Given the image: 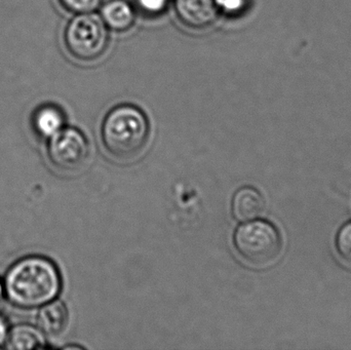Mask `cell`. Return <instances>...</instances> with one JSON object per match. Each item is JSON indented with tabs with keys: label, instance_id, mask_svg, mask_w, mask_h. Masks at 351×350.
Returning a JSON list of instances; mask_svg holds the SVG:
<instances>
[{
	"label": "cell",
	"instance_id": "obj_4",
	"mask_svg": "<svg viewBox=\"0 0 351 350\" xmlns=\"http://www.w3.org/2000/svg\"><path fill=\"white\" fill-rule=\"evenodd\" d=\"M109 32L101 16L76 14L64 31L66 49L73 59L92 62L99 59L108 47Z\"/></svg>",
	"mask_w": 351,
	"mask_h": 350
},
{
	"label": "cell",
	"instance_id": "obj_10",
	"mask_svg": "<svg viewBox=\"0 0 351 350\" xmlns=\"http://www.w3.org/2000/svg\"><path fill=\"white\" fill-rule=\"evenodd\" d=\"M65 123V116L56 105L45 104L35 110L32 125L36 134L43 138L53 137L61 131Z\"/></svg>",
	"mask_w": 351,
	"mask_h": 350
},
{
	"label": "cell",
	"instance_id": "obj_5",
	"mask_svg": "<svg viewBox=\"0 0 351 350\" xmlns=\"http://www.w3.org/2000/svg\"><path fill=\"white\" fill-rule=\"evenodd\" d=\"M49 158L63 172H76L84 168L90 158V144L86 136L73 127H66L49 138Z\"/></svg>",
	"mask_w": 351,
	"mask_h": 350
},
{
	"label": "cell",
	"instance_id": "obj_1",
	"mask_svg": "<svg viewBox=\"0 0 351 350\" xmlns=\"http://www.w3.org/2000/svg\"><path fill=\"white\" fill-rule=\"evenodd\" d=\"M61 277L56 265L43 257H27L12 265L4 283V292L14 305L25 310L40 308L56 299Z\"/></svg>",
	"mask_w": 351,
	"mask_h": 350
},
{
	"label": "cell",
	"instance_id": "obj_9",
	"mask_svg": "<svg viewBox=\"0 0 351 350\" xmlns=\"http://www.w3.org/2000/svg\"><path fill=\"white\" fill-rule=\"evenodd\" d=\"M101 18L107 28L117 32H125L135 23L136 12L133 6L125 0H111L103 5Z\"/></svg>",
	"mask_w": 351,
	"mask_h": 350
},
{
	"label": "cell",
	"instance_id": "obj_7",
	"mask_svg": "<svg viewBox=\"0 0 351 350\" xmlns=\"http://www.w3.org/2000/svg\"><path fill=\"white\" fill-rule=\"evenodd\" d=\"M265 208L263 197L253 187H243L232 199L233 216L239 222H250L262 215Z\"/></svg>",
	"mask_w": 351,
	"mask_h": 350
},
{
	"label": "cell",
	"instance_id": "obj_16",
	"mask_svg": "<svg viewBox=\"0 0 351 350\" xmlns=\"http://www.w3.org/2000/svg\"><path fill=\"white\" fill-rule=\"evenodd\" d=\"M8 333H10V329H8V322H6L4 316L0 314V347L5 345Z\"/></svg>",
	"mask_w": 351,
	"mask_h": 350
},
{
	"label": "cell",
	"instance_id": "obj_11",
	"mask_svg": "<svg viewBox=\"0 0 351 350\" xmlns=\"http://www.w3.org/2000/svg\"><path fill=\"white\" fill-rule=\"evenodd\" d=\"M43 333L37 327L19 325L8 333L6 349L14 350L41 349L45 347Z\"/></svg>",
	"mask_w": 351,
	"mask_h": 350
},
{
	"label": "cell",
	"instance_id": "obj_3",
	"mask_svg": "<svg viewBox=\"0 0 351 350\" xmlns=\"http://www.w3.org/2000/svg\"><path fill=\"white\" fill-rule=\"evenodd\" d=\"M239 256L251 266L266 268L280 258L282 236L276 226L266 221H250L239 226L233 236Z\"/></svg>",
	"mask_w": 351,
	"mask_h": 350
},
{
	"label": "cell",
	"instance_id": "obj_6",
	"mask_svg": "<svg viewBox=\"0 0 351 350\" xmlns=\"http://www.w3.org/2000/svg\"><path fill=\"white\" fill-rule=\"evenodd\" d=\"M174 8L179 22L191 30L208 28L221 14L217 0H175Z\"/></svg>",
	"mask_w": 351,
	"mask_h": 350
},
{
	"label": "cell",
	"instance_id": "obj_17",
	"mask_svg": "<svg viewBox=\"0 0 351 350\" xmlns=\"http://www.w3.org/2000/svg\"><path fill=\"white\" fill-rule=\"evenodd\" d=\"M4 294H5V292H4V286L2 285L1 282H0V305H1L2 302H3Z\"/></svg>",
	"mask_w": 351,
	"mask_h": 350
},
{
	"label": "cell",
	"instance_id": "obj_15",
	"mask_svg": "<svg viewBox=\"0 0 351 350\" xmlns=\"http://www.w3.org/2000/svg\"><path fill=\"white\" fill-rule=\"evenodd\" d=\"M170 0H135L136 8L147 16L162 14L168 8Z\"/></svg>",
	"mask_w": 351,
	"mask_h": 350
},
{
	"label": "cell",
	"instance_id": "obj_12",
	"mask_svg": "<svg viewBox=\"0 0 351 350\" xmlns=\"http://www.w3.org/2000/svg\"><path fill=\"white\" fill-rule=\"evenodd\" d=\"M58 1L66 12L74 14L94 12L102 3V0H58Z\"/></svg>",
	"mask_w": 351,
	"mask_h": 350
},
{
	"label": "cell",
	"instance_id": "obj_2",
	"mask_svg": "<svg viewBox=\"0 0 351 350\" xmlns=\"http://www.w3.org/2000/svg\"><path fill=\"white\" fill-rule=\"evenodd\" d=\"M149 133L147 117L133 105H119L109 111L101 127L105 149L119 162L137 158L147 145Z\"/></svg>",
	"mask_w": 351,
	"mask_h": 350
},
{
	"label": "cell",
	"instance_id": "obj_14",
	"mask_svg": "<svg viewBox=\"0 0 351 350\" xmlns=\"http://www.w3.org/2000/svg\"><path fill=\"white\" fill-rule=\"evenodd\" d=\"M222 14L229 16H239L245 14L254 0H217Z\"/></svg>",
	"mask_w": 351,
	"mask_h": 350
},
{
	"label": "cell",
	"instance_id": "obj_8",
	"mask_svg": "<svg viewBox=\"0 0 351 350\" xmlns=\"http://www.w3.org/2000/svg\"><path fill=\"white\" fill-rule=\"evenodd\" d=\"M37 328L45 336L58 337L63 334L68 324V310L62 301H53L40 306L36 316Z\"/></svg>",
	"mask_w": 351,
	"mask_h": 350
},
{
	"label": "cell",
	"instance_id": "obj_13",
	"mask_svg": "<svg viewBox=\"0 0 351 350\" xmlns=\"http://www.w3.org/2000/svg\"><path fill=\"white\" fill-rule=\"evenodd\" d=\"M336 249L340 258L351 267V222L346 224L338 232Z\"/></svg>",
	"mask_w": 351,
	"mask_h": 350
}]
</instances>
